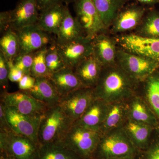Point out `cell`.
Returning <instances> with one entry per match:
<instances>
[{
    "label": "cell",
    "mask_w": 159,
    "mask_h": 159,
    "mask_svg": "<svg viewBox=\"0 0 159 159\" xmlns=\"http://www.w3.org/2000/svg\"><path fill=\"white\" fill-rule=\"evenodd\" d=\"M0 159H11L9 157H7L6 155L4 154L1 153V156H0Z\"/></svg>",
    "instance_id": "cell-43"
},
{
    "label": "cell",
    "mask_w": 159,
    "mask_h": 159,
    "mask_svg": "<svg viewBox=\"0 0 159 159\" xmlns=\"http://www.w3.org/2000/svg\"><path fill=\"white\" fill-rule=\"evenodd\" d=\"M27 91L32 97L50 108L58 105L61 97L51 80L47 77H36L33 87Z\"/></svg>",
    "instance_id": "cell-21"
},
{
    "label": "cell",
    "mask_w": 159,
    "mask_h": 159,
    "mask_svg": "<svg viewBox=\"0 0 159 159\" xmlns=\"http://www.w3.org/2000/svg\"><path fill=\"white\" fill-rule=\"evenodd\" d=\"M132 33L146 38L159 39V12L147 9L142 22Z\"/></svg>",
    "instance_id": "cell-28"
},
{
    "label": "cell",
    "mask_w": 159,
    "mask_h": 159,
    "mask_svg": "<svg viewBox=\"0 0 159 159\" xmlns=\"http://www.w3.org/2000/svg\"><path fill=\"white\" fill-rule=\"evenodd\" d=\"M116 64L139 83L159 68V64L156 61L125 51L119 47L117 51Z\"/></svg>",
    "instance_id": "cell-6"
},
{
    "label": "cell",
    "mask_w": 159,
    "mask_h": 159,
    "mask_svg": "<svg viewBox=\"0 0 159 159\" xmlns=\"http://www.w3.org/2000/svg\"><path fill=\"white\" fill-rule=\"evenodd\" d=\"M66 6L60 2L41 11L38 25L44 31L56 35L64 17Z\"/></svg>",
    "instance_id": "cell-22"
},
{
    "label": "cell",
    "mask_w": 159,
    "mask_h": 159,
    "mask_svg": "<svg viewBox=\"0 0 159 159\" xmlns=\"http://www.w3.org/2000/svg\"><path fill=\"white\" fill-rule=\"evenodd\" d=\"M9 79L12 82H19L24 76L25 73L16 68L12 63V61H9Z\"/></svg>",
    "instance_id": "cell-36"
},
{
    "label": "cell",
    "mask_w": 159,
    "mask_h": 159,
    "mask_svg": "<svg viewBox=\"0 0 159 159\" xmlns=\"http://www.w3.org/2000/svg\"><path fill=\"white\" fill-rule=\"evenodd\" d=\"M56 36L55 43L57 44L65 43L84 36L76 18L71 14L67 5L64 17Z\"/></svg>",
    "instance_id": "cell-26"
},
{
    "label": "cell",
    "mask_w": 159,
    "mask_h": 159,
    "mask_svg": "<svg viewBox=\"0 0 159 159\" xmlns=\"http://www.w3.org/2000/svg\"><path fill=\"white\" fill-rule=\"evenodd\" d=\"M0 129L5 131H13L9 125L5 115L4 104L1 102L0 104Z\"/></svg>",
    "instance_id": "cell-38"
},
{
    "label": "cell",
    "mask_w": 159,
    "mask_h": 159,
    "mask_svg": "<svg viewBox=\"0 0 159 159\" xmlns=\"http://www.w3.org/2000/svg\"><path fill=\"white\" fill-rule=\"evenodd\" d=\"M9 71V61L0 51V84L5 91L8 87Z\"/></svg>",
    "instance_id": "cell-34"
},
{
    "label": "cell",
    "mask_w": 159,
    "mask_h": 159,
    "mask_svg": "<svg viewBox=\"0 0 159 159\" xmlns=\"http://www.w3.org/2000/svg\"><path fill=\"white\" fill-rule=\"evenodd\" d=\"M16 31L19 42L20 54L34 53L49 47L48 46L55 41V40H53L49 33L41 29L37 24Z\"/></svg>",
    "instance_id": "cell-13"
},
{
    "label": "cell",
    "mask_w": 159,
    "mask_h": 159,
    "mask_svg": "<svg viewBox=\"0 0 159 159\" xmlns=\"http://www.w3.org/2000/svg\"><path fill=\"white\" fill-rule=\"evenodd\" d=\"M73 124L59 106L49 108L43 115L40 124L38 133L40 147L59 142Z\"/></svg>",
    "instance_id": "cell-3"
},
{
    "label": "cell",
    "mask_w": 159,
    "mask_h": 159,
    "mask_svg": "<svg viewBox=\"0 0 159 159\" xmlns=\"http://www.w3.org/2000/svg\"><path fill=\"white\" fill-rule=\"evenodd\" d=\"M39 11L36 0H20L14 9L8 11L9 29L17 31L37 24L39 15Z\"/></svg>",
    "instance_id": "cell-15"
},
{
    "label": "cell",
    "mask_w": 159,
    "mask_h": 159,
    "mask_svg": "<svg viewBox=\"0 0 159 159\" xmlns=\"http://www.w3.org/2000/svg\"><path fill=\"white\" fill-rule=\"evenodd\" d=\"M104 32L92 39L93 55L103 66L116 63L119 46L114 35Z\"/></svg>",
    "instance_id": "cell-16"
},
{
    "label": "cell",
    "mask_w": 159,
    "mask_h": 159,
    "mask_svg": "<svg viewBox=\"0 0 159 159\" xmlns=\"http://www.w3.org/2000/svg\"><path fill=\"white\" fill-rule=\"evenodd\" d=\"M133 159V158H123V159Z\"/></svg>",
    "instance_id": "cell-44"
},
{
    "label": "cell",
    "mask_w": 159,
    "mask_h": 159,
    "mask_svg": "<svg viewBox=\"0 0 159 159\" xmlns=\"http://www.w3.org/2000/svg\"><path fill=\"white\" fill-rule=\"evenodd\" d=\"M76 154L59 142L43 145L36 159H78Z\"/></svg>",
    "instance_id": "cell-29"
},
{
    "label": "cell",
    "mask_w": 159,
    "mask_h": 159,
    "mask_svg": "<svg viewBox=\"0 0 159 159\" xmlns=\"http://www.w3.org/2000/svg\"><path fill=\"white\" fill-rule=\"evenodd\" d=\"M48 47L41 49L34 53L33 63L30 74L35 77H44L50 78L51 74L47 67L46 54Z\"/></svg>",
    "instance_id": "cell-31"
},
{
    "label": "cell",
    "mask_w": 159,
    "mask_h": 159,
    "mask_svg": "<svg viewBox=\"0 0 159 159\" xmlns=\"http://www.w3.org/2000/svg\"><path fill=\"white\" fill-rule=\"evenodd\" d=\"M50 79L61 97L84 88L75 74L74 69L68 67L51 74Z\"/></svg>",
    "instance_id": "cell-20"
},
{
    "label": "cell",
    "mask_w": 159,
    "mask_h": 159,
    "mask_svg": "<svg viewBox=\"0 0 159 159\" xmlns=\"http://www.w3.org/2000/svg\"><path fill=\"white\" fill-rule=\"evenodd\" d=\"M147 9L137 3L125 5L114 20L109 31L113 35L134 31L142 22Z\"/></svg>",
    "instance_id": "cell-12"
},
{
    "label": "cell",
    "mask_w": 159,
    "mask_h": 159,
    "mask_svg": "<svg viewBox=\"0 0 159 159\" xmlns=\"http://www.w3.org/2000/svg\"><path fill=\"white\" fill-rule=\"evenodd\" d=\"M136 149L122 126L102 135L96 152L102 159L129 158Z\"/></svg>",
    "instance_id": "cell-4"
},
{
    "label": "cell",
    "mask_w": 159,
    "mask_h": 159,
    "mask_svg": "<svg viewBox=\"0 0 159 159\" xmlns=\"http://www.w3.org/2000/svg\"><path fill=\"white\" fill-rule=\"evenodd\" d=\"M94 99L93 88H82L61 97L58 105L74 124L81 118Z\"/></svg>",
    "instance_id": "cell-9"
},
{
    "label": "cell",
    "mask_w": 159,
    "mask_h": 159,
    "mask_svg": "<svg viewBox=\"0 0 159 159\" xmlns=\"http://www.w3.org/2000/svg\"><path fill=\"white\" fill-rule=\"evenodd\" d=\"M56 45L66 67L73 69L84 60L93 55L92 39L84 36Z\"/></svg>",
    "instance_id": "cell-14"
},
{
    "label": "cell",
    "mask_w": 159,
    "mask_h": 159,
    "mask_svg": "<svg viewBox=\"0 0 159 159\" xmlns=\"http://www.w3.org/2000/svg\"><path fill=\"white\" fill-rule=\"evenodd\" d=\"M139 89L159 122V68L140 84Z\"/></svg>",
    "instance_id": "cell-24"
},
{
    "label": "cell",
    "mask_w": 159,
    "mask_h": 159,
    "mask_svg": "<svg viewBox=\"0 0 159 159\" xmlns=\"http://www.w3.org/2000/svg\"><path fill=\"white\" fill-rule=\"evenodd\" d=\"M127 101L109 103L106 116L99 131L102 135L122 127L128 118Z\"/></svg>",
    "instance_id": "cell-23"
},
{
    "label": "cell",
    "mask_w": 159,
    "mask_h": 159,
    "mask_svg": "<svg viewBox=\"0 0 159 159\" xmlns=\"http://www.w3.org/2000/svg\"><path fill=\"white\" fill-rule=\"evenodd\" d=\"M0 51L8 61H12L20 53V45L16 31L7 29L2 34L0 39Z\"/></svg>",
    "instance_id": "cell-30"
},
{
    "label": "cell",
    "mask_w": 159,
    "mask_h": 159,
    "mask_svg": "<svg viewBox=\"0 0 159 159\" xmlns=\"http://www.w3.org/2000/svg\"><path fill=\"white\" fill-rule=\"evenodd\" d=\"M35 80L36 78L30 74H25L18 82V87L20 90H30L34 86Z\"/></svg>",
    "instance_id": "cell-35"
},
{
    "label": "cell",
    "mask_w": 159,
    "mask_h": 159,
    "mask_svg": "<svg viewBox=\"0 0 159 159\" xmlns=\"http://www.w3.org/2000/svg\"><path fill=\"white\" fill-rule=\"evenodd\" d=\"M78 0H62V2H65L66 5H68L70 3H75Z\"/></svg>",
    "instance_id": "cell-42"
},
{
    "label": "cell",
    "mask_w": 159,
    "mask_h": 159,
    "mask_svg": "<svg viewBox=\"0 0 159 159\" xmlns=\"http://www.w3.org/2000/svg\"><path fill=\"white\" fill-rule=\"evenodd\" d=\"M144 159H159V140L155 141L150 145Z\"/></svg>",
    "instance_id": "cell-37"
},
{
    "label": "cell",
    "mask_w": 159,
    "mask_h": 159,
    "mask_svg": "<svg viewBox=\"0 0 159 159\" xmlns=\"http://www.w3.org/2000/svg\"><path fill=\"white\" fill-rule=\"evenodd\" d=\"M9 29V16L8 11H2L0 13V30L2 34Z\"/></svg>",
    "instance_id": "cell-39"
},
{
    "label": "cell",
    "mask_w": 159,
    "mask_h": 159,
    "mask_svg": "<svg viewBox=\"0 0 159 159\" xmlns=\"http://www.w3.org/2000/svg\"><path fill=\"white\" fill-rule=\"evenodd\" d=\"M103 66L94 55L84 60L74 69L83 85L93 89L97 85Z\"/></svg>",
    "instance_id": "cell-19"
},
{
    "label": "cell",
    "mask_w": 159,
    "mask_h": 159,
    "mask_svg": "<svg viewBox=\"0 0 159 159\" xmlns=\"http://www.w3.org/2000/svg\"><path fill=\"white\" fill-rule=\"evenodd\" d=\"M74 10L75 17L86 37L92 39L109 31L92 0H78L74 3Z\"/></svg>",
    "instance_id": "cell-7"
},
{
    "label": "cell",
    "mask_w": 159,
    "mask_h": 159,
    "mask_svg": "<svg viewBox=\"0 0 159 159\" xmlns=\"http://www.w3.org/2000/svg\"><path fill=\"white\" fill-rule=\"evenodd\" d=\"M102 134L74 123L59 143L84 159L91 157L96 152Z\"/></svg>",
    "instance_id": "cell-2"
},
{
    "label": "cell",
    "mask_w": 159,
    "mask_h": 159,
    "mask_svg": "<svg viewBox=\"0 0 159 159\" xmlns=\"http://www.w3.org/2000/svg\"><path fill=\"white\" fill-rule=\"evenodd\" d=\"M122 126L136 148L145 149L147 147L153 127L128 118Z\"/></svg>",
    "instance_id": "cell-25"
},
{
    "label": "cell",
    "mask_w": 159,
    "mask_h": 159,
    "mask_svg": "<svg viewBox=\"0 0 159 159\" xmlns=\"http://www.w3.org/2000/svg\"><path fill=\"white\" fill-rule=\"evenodd\" d=\"M140 84L116 63L103 66L93 89L94 97L108 103L126 101L138 94Z\"/></svg>",
    "instance_id": "cell-1"
},
{
    "label": "cell",
    "mask_w": 159,
    "mask_h": 159,
    "mask_svg": "<svg viewBox=\"0 0 159 159\" xmlns=\"http://www.w3.org/2000/svg\"><path fill=\"white\" fill-rule=\"evenodd\" d=\"M103 24L109 29L120 10L129 0H92Z\"/></svg>",
    "instance_id": "cell-27"
},
{
    "label": "cell",
    "mask_w": 159,
    "mask_h": 159,
    "mask_svg": "<svg viewBox=\"0 0 159 159\" xmlns=\"http://www.w3.org/2000/svg\"><path fill=\"white\" fill-rule=\"evenodd\" d=\"M45 57L47 67L51 75L66 67L58 52L55 41L48 47Z\"/></svg>",
    "instance_id": "cell-32"
},
{
    "label": "cell",
    "mask_w": 159,
    "mask_h": 159,
    "mask_svg": "<svg viewBox=\"0 0 159 159\" xmlns=\"http://www.w3.org/2000/svg\"><path fill=\"white\" fill-rule=\"evenodd\" d=\"M108 104L102 99L95 98L81 118L74 123L99 131L106 116Z\"/></svg>",
    "instance_id": "cell-18"
},
{
    "label": "cell",
    "mask_w": 159,
    "mask_h": 159,
    "mask_svg": "<svg viewBox=\"0 0 159 159\" xmlns=\"http://www.w3.org/2000/svg\"><path fill=\"white\" fill-rule=\"evenodd\" d=\"M34 53L19 54L12 61V63L25 74H30L33 63Z\"/></svg>",
    "instance_id": "cell-33"
},
{
    "label": "cell",
    "mask_w": 159,
    "mask_h": 159,
    "mask_svg": "<svg viewBox=\"0 0 159 159\" xmlns=\"http://www.w3.org/2000/svg\"><path fill=\"white\" fill-rule=\"evenodd\" d=\"M39 11H43L51 6L62 2V0H36Z\"/></svg>",
    "instance_id": "cell-40"
},
{
    "label": "cell",
    "mask_w": 159,
    "mask_h": 159,
    "mask_svg": "<svg viewBox=\"0 0 159 159\" xmlns=\"http://www.w3.org/2000/svg\"><path fill=\"white\" fill-rule=\"evenodd\" d=\"M127 106L128 119L152 127L157 125L156 116L141 96L137 94L129 99Z\"/></svg>",
    "instance_id": "cell-17"
},
{
    "label": "cell",
    "mask_w": 159,
    "mask_h": 159,
    "mask_svg": "<svg viewBox=\"0 0 159 159\" xmlns=\"http://www.w3.org/2000/svg\"><path fill=\"white\" fill-rule=\"evenodd\" d=\"M4 107L6 119L13 131L31 139L40 147L38 133L43 116H28L21 113L14 107L4 104Z\"/></svg>",
    "instance_id": "cell-10"
},
{
    "label": "cell",
    "mask_w": 159,
    "mask_h": 159,
    "mask_svg": "<svg viewBox=\"0 0 159 159\" xmlns=\"http://www.w3.org/2000/svg\"><path fill=\"white\" fill-rule=\"evenodd\" d=\"M115 37L119 48L148 57L159 64V39L142 37L132 32L115 35Z\"/></svg>",
    "instance_id": "cell-8"
},
{
    "label": "cell",
    "mask_w": 159,
    "mask_h": 159,
    "mask_svg": "<svg viewBox=\"0 0 159 159\" xmlns=\"http://www.w3.org/2000/svg\"><path fill=\"white\" fill-rule=\"evenodd\" d=\"M1 153L11 159H36L39 147L25 136L13 131H0Z\"/></svg>",
    "instance_id": "cell-5"
},
{
    "label": "cell",
    "mask_w": 159,
    "mask_h": 159,
    "mask_svg": "<svg viewBox=\"0 0 159 159\" xmlns=\"http://www.w3.org/2000/svg\"><path fill=\"white\" fill-rule=\"evenodd\" d=\"M129 1H136L143 6H145V5L152 6L159 3V0H129Z\"/></svg>",
    "instance_id": "cell-41"
},
{
    "label": "cell",
    "mask_w": 159,
    "mask_h": 159,
    "mask_svg": "<svg viewBox=\"0 0 159 159\" xmlns=\"http://www.w3.org/2000/svg\"><path fill=\"white\" fill-rule=\"evenodd\" d=\"M4 105L16 109L21 113L41 117L50 107L32 97L28 91L20 90L9 93L5 91L2 95Z\"/></svg>",
    "instance_id": "cell-11"
}]
</instances>
